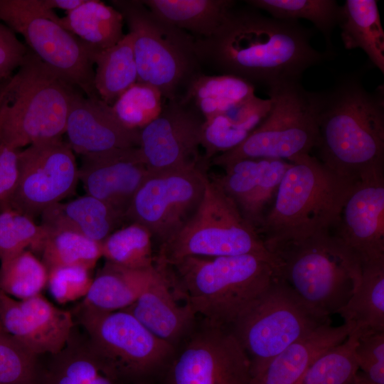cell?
Instances as JSON below:
<instances>
[{"label":"cell","mask_w":384,"mask_h":384,"mask_svg":"<svg viewBox=\"0 0 384 384\" xmlns=\"http://www.w3.org/2000/svg\"><path fill=\"white\" fill-rule=\"evenodd\" d=\"M255 95L250 82L230 75H206L195 78L181 99L190 103L208 119Z\"/></svg>","instance_id":"d6a6232c"},{"label":"cell","mask_w":384,"mask_h":384,"mask_svg":"<svg viewBox=\"0 0 384 384\" xmlns=\"http://www.w3.org/2000/svg\"><path fill=\"white\" fill-rule=\"evenodd\" d=\"M268 95L267 117L241 144L214 156L213 164L224 168L247 159L289 161L316 147L321 92L306 90L298 80H282L268 87Z\"/></svg>","instance_id":"9c48e42d"},{"label":"cell","mask_w":384,"mask_h":384,"mask_svg":"<svg viewBox=\"0 0 384 384\" xmlns=\"http://www.w3.org/2000/svg\"><path fill=\"white\" fill-rule=\"evenodd\" d=\"M206 165L151 173L135 193L125 221L146 227L159 247L191 218L202 199Z\"/></svg>","instance_id":"5bb4252c"},{"label":"cell","mask_w":384,"mask_h":384,"mask_svg":"<svg viewBox=\"0 0 384 384\" xmlns=\"http://www.w3.org/2000/svg\"><path fill=\"white\" fill-rule=\"evenodd\" d=\"M156 270V265L145 270H132L106 262L80 305L103 312L124 309L137 299Z\"/></svg>","instance_id":"4316f807"},{"label":"cell","mask_w":384,"mask_h":384,"mask_svg":"<svg viewBox=\"0 0 384 384\" xmlns=\"http://www.w3.org/2000/svg\"><path fill=\"white\" fill-rule=\"evenodd\" d=\"M255 255L279 271L277 257L243 218L233 201L214 178L207 177L201 203L188 222L159 247L156 264L169 265L187 257Z\"/></svg>","instance_id":"52a82bcc"},{"label":"cell","mask_w":384,"mask_h":384,"mask_svg":"<svg viewBox=\"0 0 384 384\" xmlns=\"http://www.w3.org/2000/svg\"><path fill=\"white\" fill-rule=\"evenodd\" d=\"M337 314L358 336L384 331V260L362 264L360 282Z\"/></svg>","instance_id":"83f0119b"},{"label":"cell","mask_w":384,"mask_h":384,"mask_svg":"<svg viewBox=\"0 0 384 384\" xmlns=\"http://www.w3.org/2000/svg\"><path fill=\"white\" fill-rule=\"evenodd\" d=\"M364 262L384 260V169L352 184L334 230Z\"/></svg>","instance_id":"e0dca14e"},{"label":"cell","mask_w":384,"mask_h":384,"mask_svg":"<svg viewBox=\"0 0 384 384\" xmlns=\"http://www.w3.org/2000/svg\"><path fill=\"white\" fill-rule=\"evenodd\" d=\"M50 357L39 384H127L75 328L65 346Z\"/></svg>","instance_id":"cb8c5ba5"},{"label":"cell","mask_w":384,"mask_h":384,"mask_svg":"<svg viewBox=\"0 0 384 384\" xmlns=\"http://www.w3.org/2000/svg\"><path fill=\"white\" fill-rule=\"evenodd\" d=\"M47 235L42 225L15 210L6 208L0 212V259L28 247L40 252Z\"/></svg>","instance_id":"ab89813d"},{"label":"cell","mask_w":384,"mask_h":384,"mask_svg":"<svg viewBox=\"0 0 384 384\" xmlns=\"http://www.w3.org/2000/svg\"><path fill=\"white\" fill-rule=\"evenodd\" d=\"M37 357L13 336L0 331V384H39Z\"/></svg>","instance_id":"60d3db41"},{"label":"cell","mask_w":384,"mask_h":384,"mask_svg":"<svg viewBox=\"0 0 384 384\" xmlns=\"http://www.w3.org/2000/svg\"><path fill=\"white\" fill-rule=\"evenodd\" d=\"M123 23V16L117 9L97 0H85L58 21L60 26L94 52L105 50L121 41L125 35Z\"/></svg>","instance_id":"f1b7e54d"},{"label":"cell","mask_w":384,"mask_h":384,"mask_svg":"<svg viewBox=\"0 0 384 384\" xmlns=\"http://www.w3.org/2000/svg\"><path fill=\"white\" fill-rule=\"evenodd\" d=\"M271 100L256 95L232 108L205 119L201 132L203 159L209 164L220 154L241 144L267 117Z\"/></svg>","instance_id":"d4e9b609"},{"label":"cell","mask_w":384,"mask_h":384,"mask_svg":"<svg viewBox=\"0 0 384 384\" xmlns=\"http://www.w3.org/2000/svg\"><path fill=\"white\" fill-rule=\"evenodd\" d=\"M164 266L196 316L228 329L277 277L255 255L187 257Z\"/></svg>","instance_id":"277c9868"},{"label":"cell","mask_w":384,"mask_h":384,"mask_svg":"<svg viewBox=\"0 0 384 384\" xmlns=\"http://www.w3.org/2000/svg\"><path fill=\"white\" fill-rule=\"evenodd\" d=\"M0 290L18 299L41 294L48 282L44 263L24 250L0 259Z\"/></svg>","instance_id":"8d00e7d4"},{"label":"cell","mask_w":384,"mask_h":384,"mask_svg":"<svg viewBox=\"0 0 384 384\" xmlns=\"http://www.w3.org/2000/svg\"><path fill=\"white\" fill-rule=\"evenodd\" d=\"M351 327L326 324L289 345L262 366L250 370L248 384H297L310 365L328 349L343 342Z\"/></svg>","instance_id":"603a6c76"},{"label":"cell","mask_w":384,"mask_h":384,"mask_svg":"<svg viewBox=\"0 0 384 384\" xmlns=\"http://www.w3.org/2000/svg\"><path fill=\"white\" fill-rule=\"evenodd\" d=\"M41 218V225L48 229L71 230L100 242L125 222L119 213L87 194L50 206Z\"/></svg>","instance_id":"484cf974"},{"label":"cell","mask_w":384,"mask_h":384,"mask_svg":"<svg viewBox=\"0 0 384 384\" xmlns=\"http://www.w3.org/2000/svg\"><path fill=\"white\" fill-rule=\"evenodd\" d=\"M321 95L316 147L320 161L352 180L383 169V85L369 92L360 76L347 74Z\"/></svg>","instance_id":"7a4b0ae2"},{"label":"cell","mask_w":384,"mask_h":384,"mask_svg":"<svg viewBox=\"0 0 384 384\" xmlns=\"http://www.w3.org/2000/svg\"><path fill=\"white\" fill-rule=\"evenodd\" d=\"M250 370L231 330L203 320L176 347L164 370V384H248Z\"/></svg>","instance_id":"4fadbf2b"},{"label":"cell","mask_w":384,"mask_h":384,"mask_svg":"<svg viewBox=\"0 0 384 384\" xmlns=\"http://www.w3.org/2000/svg\"><path fill=\"white\" fill-rule=\"evenodd\" d=\"M270 252L282 279L311 309L337 314L358 287L362 262L334 231L279 245Z\"/></svg>","instance_id":"8992f818"},{"label":"cell","mask_w":384,"mask_h":384,"mask_svg":"<svg viewBox=\"0 0 384 384\" xmlns=\"http://www.w3.org/2000/svg\"><path fill=\"white\" fill-rule=\"evenodd\" d=\"M153 237L144 225L129 223L102 242L106 262L132 270H145L155 265Z\"/></svg>","instance_id":"d590c367"},{"label":"cell","mask_w":384,"mask_h":384,"mask_svg":"<svg viewBox=\"0 0 384 384\" xmlns=\"http://www.w3.org/2000/svg\"><path fill=\"white\" fill-rule=\"evenodd\" d=\"M355 356L358 370L370 380L384 384V331L358 337Z\"/></svg>","instance_id":"7bdbcfd3"},{"label":"cell","mask_w":384,"mask_h":384,"mask_svg":"<svg viewBox=\"0 0 384 384\" xmlns=\"http://www.w3.org/2000/svg\"><path fill=\"white\" fill-rule=\"evenodd\" d=\"M85 0H48L50 8L60 9L69 12L81 5Z\"/></svg>","instance_id":"bcb514c9"},{"label":"cell","mask_w":384,"mask_h":384,"mask_svg":"<svg viewBox=\"0 0 384 384\" xmlns=\"http://www.w3.org/2000/svg\"><path fill=\"white\" fill-rule=\"evenodd\" d=\"M203 118L190 103L166 100L160 114L139 130V151L151 173L205 164L200 156Z\"/></svg>","instance_id":"2e32d148"},{"label":"cell","mask_w":384,"mask_h":384,"mask_svg":"<svg viewBox=\"0 0 384 384\" xmlns=\"http://www.w3.org/2000/svg\"><path fill=\"white\" fill-rule=\"evenodd\" d=\"M18 152L0 143V209L5 208L18 178Z\"/></svg>","instance_id":"f6af8a7d"},{"label":"cell","mask_w":384,"mask_h":384,"mask_svg":"<svg viewBox=\"0 0 384 384\" xmlns=\"http://www.w3.org/2000/svg\"><path fill=\"white\" fill-rule=\"evenodd\" d=\"M46 229L47 235L40 252L48 270L63 266L92 270L102 257V242L71 230Z\"/></svg>","instance_id":"e575fe53"},{"label":"cell","mask_w":384,"mask_h":384,"mask_svg":"<svg viewBox=\"0 0 384 384\" xmlns=\"http://www.w3.org/2000/svg\"><path fill=\"white\" fill-rule=\"evenodd\" d=\"M6 82H5V83H6ZM5 83L0 84V94H1V90H2V88H3V87H4V85Z\"/></svg>","instance_id":"7dc6e473"},{"label":"cell","mask_w":384,"mask_h":384,"mask_svg":"<svg viewBox=\"0 0 384 384\" xmlns=\"http://www.w3.org/2000/svg\"><path fill=\"white\" fill-rule=\"evenodd\" d=\"M328 323L330 316L311 309L276 277L230 329L247 354L252 370Z\"/></svg>","instance_id":"30bf717a"},{"label":"cell","mask_w":384,"mask_h":384,"mask_svg":"<svg viewBox=\"0 0 384 384\" xmlns=\"http://www.w3.org/2000/svg\"><path fill=\"white\" fill-rule=\"evenodd\" d=\"M28 50L15 33L0 21V84L7 82L14 75Z\"/></svg>","instance_id":"ee69618b"},{"label":"cell","mask_w":384,"mask_h":384,"mask_svg":"<svg viewBox=\"0 0 384 384\" xmlns=\"http://www.w3.org/2000/svg\"><path fill=\"white\" fill-rule=\"evenodd\" d=\"M346 49L361 48L384 73V32L377 1L346 0L338 23Z\"/></svg>","instance_id":"4dcf8cb0"},{"label":"cell","mask_w":384,"mask_h":384,"mask_svg":"<svg viewBox=\"0 0 384 384\" xmlns=\"http://www.w3.org/2000/svg\"><path fill=\"white\" fill-rule=\"evenodd\" d=\"M18 169L16 186L4 209L32 219L71 195L79 180L73 151L61 138L18 150Z\"/></svg>","instance_id":"9a60e30c"},{"label":"cell","mask_w":384,"mask_h":384,"mask_svg":"<svg viewBox=\"0 0 384 384\" xmlns=\"http://www.w3.org/2000/svg\"><path fill=\"white\" fill-rule=\"evenodd\" d=\"M96 65L95 87L100 98L112 106L117 99L137 82V68L132 38L127 33L117 44L100 52L91 51Z\"/></svg>","instance_id":"1f68e13d"},{"label":"cell","mask_w":384,"mask_h":384,"mask_svg":"<svg viewBox=\"0 0 384 384\" xmlns=\"http://www.w3.org/2000/svg\"><path fill=\"white\" fill-rule=\"evenodd\" d=\"M46 0H0V21L20 33L29 49L87 97H99L88 46L58 24Z\"/></svg>","instance_id":"7c38bea8"},{"label":"cell","mask_w":384,"mask_h":384,"mask_svg":"<svg viewBox=\"0 0 384 384\" xmlns=\"http://www.w3.org/2000/svg\"><path fill=\"white\" fill-rule=\"evenodd\" d=\"M142 1L156 16L195 38L212 36L236 4L233 0Z\"/></svg>","instance_id":"f546056e"},{"label":"cell","mask_w":384,"mask_h":384,"mask_svg":"<svg viewBox=\"0 0 384 384\" xmlns=\"http://www.w3.org/2000/svg\"><path fill=\"white\" fill-rule=\"evenodd\" d=\"M0 94V143L15 150L61 138L78 87L29 48Z\"/></svg>","instance_id":"5b68a950"},{"label":"cell","mask_w":384,"mask_h":384,"mask_svg":"<svg viewBox=\"0 0 384 384\" xmlns=\"http://www.w3.org/2000/svg\"><path fill=\"white\" fill-rule=\"evenodd\" d=\"M311 36L297 21L235 4L214 33L195 38L194 46L201 66L268 87L282 80L300 81L306 70L329 57L311 46Z\"/></svg>","instance_id":"6da1fadb"},{"label":"cell","mask_w":384,"mask_h":384,"mask_svg":"<svg viewBox=\"0 0 384 384\" xmlns=\"http://www.w3.org/2000/svg\"><path fill=\"white\" fill-rule=\"evenodd\" d=\"M289 161L291 165L257 230L270 252L281 245L334 231L356 181L337 174L309 154Z\"/></svg>","instance_id":"3957f363"},{"label":"cell","mask_w":384,"mask_h":384,"mask_svg":"<svg viewBox=\"0 0 384 384\" xmlns=\"http://www.w3.org/2000/svg\"><path fill=\"white\" fill-rule=\"evenodd\" d=\"M48 271L49 292L61 304L84 298L93 279L91 270L80 266L57 267Z\"/></svg>","instance_id":"b9f144b4"},{"label":"cell","mask_w":384,"mask_h":384,"mask_svg":"<svg viewBox=\"0 0 384 384\" xmlns=\"http://www.w3.org/2000/svg\"><path fill=\"white\" fill-rule=\"evenodd\" d=\"M358 337L351 332L343 342L320 355L297 384H353L358 370L355 356Z\"/></svg>","instance_id":"74e56055"},{"label":"cell","mask_w":384,"mask_h":384,"mask_svg":"<svg viewBox=\"0 0 384 384\" xmlns=\"http://www.w3.org/2000/svg\"><path fill=\"white\" fill-rule=\"evenodd\" d=\"M252 7L269 13L271 17L280 20L310 21L323 34L327 53L331 54V36L338 26L341 6L335 0H247Z\"/></svg>","instance_id":"836d02e7"},{"label":"cell","mask_w":384,"mask_h":384,"mask_svg":"<svg viewBox=\"0 0 384 384\" xmlns=\"http://www.w3.org/2000/svg\"><path fill=\"white\" fill-rule=\"evenodd\" d=\"M75 314L92 348L127 384H145L163 373L176 348L124 310L103 312L79 305Z\"/></svg>","instance_id":"8fae6325"},{"label":"cell","mask_w":384,"mask_h":384,"mask_svg":"<svg viewBox=\"0 0 384 384\" xmlns=\"http://www.w3.org/2000/svg\"><path fill=\"white\" fill-rule=\"evenodd\" d=\"M291 163L277 159H247L223 169L215 179L257 232Z\"/></svg>","instance_id":"7402d4cb"},{"label":"cell","mask_w":384,"mask_h":384,"mask_svg":"<svg viewBox=\"0 0 384 384\" xmlns=\"http://www.w3.org/2000/svg\"><path fill=\"white\" fill-rule=\"evenodd\" d=\"M132 38L137 82L157 88L166 100H179L202 73L195 38L154 14L142 0H112Z\"/></svg>","instance_id":"ba28073f"},{"label":"cell","mask_w":384,"mask_h":384,"mask_svg":"<svg viewBox=\"0 0 384 384\" xmlns=\"http://www.w3.org/2000/svg\"><path fill=\"white\" fill-rule=\"evenodd\" d=\"M156 272L145 289L129 306L122 309L133 315L157 338L175 348L196 324V315L185 300L165 266Z\"/></svg>","instance_id":"44dd1931"},{"label":"cell","mask_w":384,"mask_h":384,"mask_svg":"<svg viewBox=\"0 0 384 384\" xmlns=\"http://www.w3.org/2000/svg\"><path fill=\"white\" fill-rule=\"evenodd\" d=\"M0 319L4 331L38 356L59 352L75 326L70 312L41 294L20 300L0 290Z\"/></svg>","instance_id":"ac0fdd59"},{"label":"cell","mask_w":384,"mask_h":384,"mask_svg":"<svg viewBox=\"0 0 384 384\" xmlns=\"http://www.w3.org/2000/svg\"><path fill=\"white\" fill-rule=\"evenodd\" d=\"M163 96L147 83L137 82L111 106L119 121L126 127L140 130L160 114Z\"/></svg>","instance_id":"f35d334b"},{"label":"cell","mask_w":384,"mask_h":384,"mask_svg":"<svg viewBox=\"0 0 384 384\" xmlns=\"http://www.w3.org/2000/svg\"><path fill=\"white\" fill-rule=\"evenodd\" d=\"M3 328H2V325H1V319H0V331H3Z\"/></svg>","instance_id":"c3c4849f"},{"label":"cell","mask_w":384,"mask_h":384,"mask_svg":"<svg viewBox=\"0 0 384 384\" xmlns=\"http://www.w3.org/2000/svg\"><path fill=\"white\" fill-rule=\"evenodd\" d=\"M65 134L72 150L82 156L139 146V130L126 127L110 105L80 89L73 95Z\"/></svg>","instance_id":"d6986e66"},{"label":"cell","mask_w":384,"mask_h":384,"mask_svg":"<svg viewBox=\"0 0 384 384\" xmlns=\"http://www.w3.org/2000/svg\"><path fill=\"white\" fill-rule=\"evenodd\" d=\"M151 174L139 147L82 156L78 169L86 194L103 201L124 219L135 193Z\"/></svg>","instance_id":"ffe728a7"}]
</instances>
